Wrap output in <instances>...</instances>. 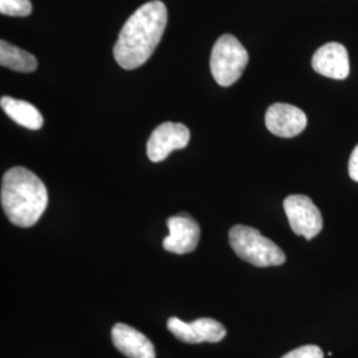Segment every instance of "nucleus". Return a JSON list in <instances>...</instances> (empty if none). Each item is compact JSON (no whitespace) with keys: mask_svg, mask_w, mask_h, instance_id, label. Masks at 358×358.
Masks as SVG:
<instances>
[{"mask_svg":"<svg viewBox=\"0 0 358 358\" xmlns=\"http://www.w3.org/2000/svg\"><path fill=\"white\" fill-rule=\"evenodd\" d=\"M167 24L166 6L159 0L142 4L122 27L115 41V62L124 69L145 64L158 47Z\"/></svg>","mask_w":358,"mask_h":358,"instance_id":"obj_1","label":"nucleus"},{"mask_svg":"<svg viewBox=\"0 0 358 358\" xmlns=\"http://www.w3.org/2000/svg\"><path fill=\"white\" fill-rule=\"evenodd\" d=\"M1 207L17 227H32L48 206V192L43 180L26 167L10 169L1 180Z\"/></svg>","mask_w":358,"mask_h":358,"instance_id":"obj_2","label":"nucleus"},{"mask_svg":"<svg viewBox=\"0 0 358 358\" xmlns=\"http://www.w3.org/2000/svg\"><path fill=\"white\" fill-rule=\"evenodd\" d=\"M230 244L235 254L256 267L282 266L287 257L282 248L254 227L236 224L230 230Z\"/></svg>","mask_w":358,"mask_h":358,"instance_id":"obj_3","label":"nucleus"},{"mask_svg":"<svg viewBox=\"0 0 358 358\" xmlns=\"http://www.w3.org/2000/svg\"><path fill=\"white\" fill-rule=\"evenodd\" d=\"M248 64V52L243 44L232 35L217 38L210 57L213 77L220 87H230L243 75Z\"/></svg>","mask_w":358,"mask_h":358,"instance_id":"obj_4","label":"nucleus"},{"mask_svg":"<svg viewBox=\"0 0 358 358\" xmlns=\"http://www.w3.org/2000/svg\"><path fill=\"white\" fill-rule=\"evenodd\" d=\"M284 211L296 235L307 241L317 236L322 230L320 210L307 195H289L284 201Z\"/></svg>","mask_w":358,"mask_h":358,"instance_id":"obj_5","label":"nucleus"},{"mask_svg":"<svg viewBox=\"0 0 358 358\" xmlns=\"http://www.w3.org/2000/svg\"><path fill=\"white\" fill-rule=\"evenodd\" d=\"M190 141V130L177 122H164L154 129L148 146L146 153L152 162H161L166 159L169 154L178 149H183Z\"/></svg>","mask_w":358,"mask_h":358,"instance_id":"obj_6","label":"nucleus"},{"mask_svg":"<svg viewBox=\"0 0 358 358\" xmlns=\"http://www.w3.org/2000/svg\"><path fill=\"white\" fill-rule=\"evenodd\" d=\"M167 329L178 340L187 344L219 343L226 337V328L219 321L202 317L192 322H185L177 317L167 320Z\"/></svg>","mask_w":358,"mask_h":358,"instance_id":"obj_7","label":"nucleus"},{"mask_svg":"<svg viewBox=\"0 0 358 358\" xmlns=\"http://www.w3.org/2000/svg\"><path fill=\"white\" fill-rule=\"evenodd\" d=\"M169 235L164 239V248L173 254H190L199 243V224L187 214L167 219Z\"/></svg>","mask_w":358,"mask_h":358,"instance_id":"obj_8","label":"nucleus"},{"mask_svg":"<svg viewBox=\"0 0 358 358\" xmlns=\"http://www.w3.org/2000/svg\"><path fill=\"white\" fill-rule=\"evenodd\" d=\"M307 122L306 113L291 103H273L266 113L267 129L272 134L282 138L299 136L307 128Z\"/></svg>","mask_w":358,"mask_h":358,"instance_id":"obj_9","label":"nucleus"},{"mask_svg":"<svg viewBox=\"0 0 358 358\" xmlns=\"http://www.w3.org/2000/svg\"><path fill=\"white\" fill-rule=\"evenodd\" d=\"M315 72L333 80H345L349 76V55L340 43H328L315 52L312 57Z\"/></svg>","mask_w":358,"mask_h":358,"instance_id":"obj_10","label":"nucleus"},{"mask_svg":"<svg viewBox=\"0 0 358 358\" xmlns=\"http://www.w3.org/2000/svg\"><path fill=\"white\" fill-rule=\"evenodd\" d=\"M112 341L127 357L155 358V349L152 341L127 324H115L112 329Z\"/></svg>","mask_w":358,"mask_h":358,"instance_id":"obj_11","label":"nucleus"},{"mask_svg":"<svg viewBox=\"0 0 358 358\" xmlns=\"http://www.w3.org/2000/svg\"><path fill=\"white\" fill-rule=\"evenodd\" d=\"M1 109L16 124L31 130H38L43 127L44 120L38 108L23 100H17L10 96H3L0 100Z\"/></svg>","mask_w":358,"mask_h":358,"instance_id":"obj_12","label":"nucleus"},{"mask_svg":"<svg viewBox=\"0 0 358 358\" xmlns=\"http://www.w3.org/2000/svg\"><path fill=\"white\" fill-rule=\"evenodd\" d=\"M0 64L16 72L29 73L38 68V60L29 52L23 51L11 43L0 41Z\"/></svg>","mask_w":358,"mask_h":358,"instance_id":"obj_13","label":"nucleus"},{"mask_svg":"<svg viewBox=\"0 0 358 358\" xmlns=\"http://www.w3.org/2000/svg\"><path fill=\"white\" fill-rule=\"evenodd\" d=\"M32 13L29 0H0V13L7 16L26 17Z\"/></svg>","mask_w":358,"mask_h":358,"instance_id":"obj_14","label":"nucleus"},{"mask_svg":"<svg viewBox=\"0 0 358 358\" xmlns=\"http://www.w3.org/2000/svg\"><path fill=\"white\" fill-rule=\"evenodd\" d=\"M282 358H324V353L317 345H304L296 348Z\"/></svg>","mask_w":358,"mask_h":358,"instance_id":"obj_15","label":"nucleus"},{"mask_svg":"<svg viewBox=\"0 0 358 358\" xmlns=\"http://www.w3.org/2000/svg\"><path fill=\"white\" fill-rule=\"evenodd\" d=\"M349 176L353 180L358 182V143L349 158Z\"/></svg>","mask_w":358,"mask_h":358,"instance_id":"obj_16","label":"nucleus"}]
</instances>
